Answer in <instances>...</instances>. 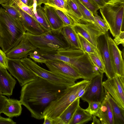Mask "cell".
Returning a JSON list of instances; mask_svg holds the SVG:
<instances>
[{
    "label": "cell",
    "instance_id": "cell-1",
    "mask_svg": "<svg viewBox=\"0 0 124 124\" xmlns=\"http://www.w3.org/2000/svg\"><path fill=\"white\" fill-rule=\"evenodd\" d=\"M67 87L53 84L38 77L22 86L20 101L29 110L32 117L43 119L46 107Z\"/></svg>",
    "mask_w": 124,
    "mask_h": 124
},
{
    "label": "cell",
    "instance_id": "cell-2",
    "mask_svg": "<svg viewBox=\"0 0 124 124\" xmlns=\"http://www.w3.org/2000/svg\"><path fill=\"white\" fill-rule=\"evenodd\" d=\"M26 32L20 20L0 8V47L5 53L19 43Z\"/></svg>",
    "mask_w": 124,
    "mask_h": 124
},
{
    "label": "cell",
    "instance_id": "cell-3",
    "mask_svg": "<svg viewBox=\"0 0 124 124\" xmlns=\"http://www.w3.org/2000/svg\"><path fill=\"white\" fill-rule=\"evenodd\" d=\"M90 80H84L67 87L63 93L51 102L46 108L44 116L54 120L58 117L75 100L80 93L86 89Z\"/></svg>",
    "mask_w": 124,
    "mask_h": 124
},
{
    "label": "cell",
    "instance_id": "cell-4",
    "mask_svg": "<svg viewBox=\"0 0 124 124\" xmlns=\"http://www.w3.org/2000/svg\"><path fill=\"white\" fill-rule=\"evenodd\" d=\"M57 52L67 56L66 62L72 66L84 79L90 80L100 74L98 68L93 64L88 54L81 50L70 48Z\"/></svg>",
    "mask_w": 124,
    "mask_h": 124
},
{
    "label": "cell",
    "instance_id": "cell-5",
    "mask_svg": "<svg viewBox=\"0 0 124 124\" xmlns=\"http://www.w3.org/2000/svg\"><path fill=\"white\" fill-rule=\"evenodd\" d=\"M61 30H51L38 35L27 32L24 34L31 43L37 49L45 51H56L70 48L62 35Z\"/></svg>",
    "mask_w": 124,
    "mask_h": 124
},
{
    "label": "cell",
    "instance_id": "cell-6",
    "mask_svg": "<svg viewBox=\"0 0 124 124\" xmlns=\"http://www.w3.org/2000/svg\"><path fill=\"white\" fill-rule=\"evenodd\" d=\"M99 9L113 37H116L122 30L124 31V1L107 4Z\"/></svg>",
    "mask_w": 124,
    "mask_h": 124
},
{
    "label": "cell",
    "instance_id": "cell-7",
    "mask_svg": "<svg viewBox=\"0 0 124 124\" xmlns=\"http://www.w3.org/2000/svg\"><path fill=\"white\" fill-rule=\"evenodd\" d=\"M27 69L38 77L56 84L68 87L74 84L76 80L48 71L40 66L29 58L21 59Z\"/></svg>",
    "mask_w": 124,
    "mask_h": 124
},
{
    "label": "cell",
    "instance_id": "cell-8",
    "mask_svg": "<svg viewBox=\"0 0 124 124\" xmlns=\"http://www.w3.org/2000/svg\"><path fill=\"white\" fill-rule=\"evenodd\" d=\"M102 85L119 106L124 109V77L116 73L112 78L102 82Z\"/></svg>",
    "mask_w": 124,
    "mask_h": 124
},
{
    "label": "cell",
    "instance_id": "cell-9",
    "mask_svg": "<svg viewBox=\"0 0 124 124\" xmlns=\"http://www.w3.org/2000/svg\"><path fill=\"white\" fill-rule=\"evenodd\" d=\"M7 69L21 86L38 77L23 65L21 59L8 58Z\"/></svg>",
    "mask_w": 124,
    "mask_h": 124
},
{
    "label": "cell",
    "instance_id": "cell-10",
    "mask_svg": "<svg viewBox=\"0 0 124 124\" xmlns=\"http://www.w3.org/2000/svg\"><path fill=\"white\" fill-rule=\"evenodd\" d=\"M103 76V74L100 73L90 80L84 94L81 97L84 101L88 103L94 101L102 102L105 97L102 85Z\"/></svg>",
    "mask_w": 124,
    "mask_h": 124
},
{
    "label": "cell",
    "instance_id": "cell-11",
    "mask_svg": "<svg viewBox=\"0 0 124 124\" xmlns=\"http://www.w3.org/2000/svg\"><path fill=\"white\" fill-rule=\"evenodd\" d=\"M50 71L59 75L76 81L82 77L70 64L58 60H47L45 64Z\"/></svg>",
    "mask_w": 124,
    "mask_h": 124
},
{
    "label": "cell",
    "instance_id": "cell-12",
    "mask_svg": "<svg viewBox=\"0 0 124 124\" xmlns=\"http://www.w3.org/2000/svg\"><path fill=\"white\" fill-rule=\"evenodd\" d=\"M99 37L97 39V48L104 66V73L108 78L114 77L116 74L113 65L109 51L107 33Z\"/></svg>",
    "mask_w": 124,
    "mask_h": 124
},
{
    "label": "cell",
    "instance_id": "cell-13",
    "mask_svg": "<svg viewBox=\"0 0 124 124\" xmlns=\"http://www.w3.org/2000/svg\"><path fill=\"white\" fill-rule=\"evenodd\" d=\"M85 23H75L72 27L77 34H80L97 48V38L105 33L93 24Z\"/></svg>",
    "mask_w": 124,
    "mask_h": 124
},
{
    "label": "cell",
    "instance_id": "cell-14",
    "mask_svg": "<svg viewBox=\"0 0 124 124\" xmlns=\"http://www.w3.org/2000/svg\"><path fill=\"white\" fill-rule=\"evenodd\" d=\"M107 38L109 51L116 73L124 77V62L122 53L108 32Z\"/></svg>",
    "mask_w": 124,
    "mask_h": 124
},
{
    "label": "cell",
    "instance_id": "cell-15",
    "mask_svg": "<svg viewBox=\"0 0 124 124\" xmlns=\"http://www.w3.org/2000/svg\"><path fill=\"white\" fill-rule=\"evenodd\" d=\"M37 49L24 34L19 43L5 54L8 58L21 59L27 57L30 52Z\"/></svg>",
    "mask_w": 124,
    "mask_h": 124
},
{
    "label": "cell",
    "instance_id": "cell-16",
    "mask_svg": "<svg viewBox=\"0 0 124 124\" xmlns=\"http://www.w3.org/2000/svg\"><path fill=\"white\" fill-rule=\"evenodd\" d=\"M10 6H13L19 12L21 15L20 21L26 32L36 35H40L47 32L34 18L22 10L16 4L13 3Z\"/></svg>",
    "mask_w": 124,
    "mask_h": 124
},
{
    "label": "cell",
    "instance_id": "cell-17",
    "mask_svg": "<svg viewBox=\"0 0 124 124\" xmlns=\"http://www.w3.org/2000/svg\"><path fill=\"white\" fill-rule=\"evenodd\" d=\"M16 82L6 68L0 67V91L2 95L8 97L11 95Z\"/></svg>",
    "mask_w": 124,
    "mask_h": 124
},
{
    "label": "cell",
    "instance_id": "cell-18",
    "mask_svg": "<svg viewBox=\"0 0 124 124\" xmlns=\"http://www.w3.org/2000/svg\"><path fill=\"white\" fill-rule=\"evenodd\" d=\"M94 115L99 118L102 124H114L111 108L108 101L105 97L101 103L98 111Z\"/></svg>",
    "mask_w": 124,
    "mask_h": 124
},
{
    "label": "cell",
    "instance_id": "cell-19",
    "mask_svg": "<svg viewBox=\"0 0 124 124\" xmlns=\"http://www.w3.org/2000/svg\"><path fill=\"white\" fill-rule=\"evenodd\" d=\"M45 14L51 29L61 30L64 26L63 22L55 11V8L45 5L44 7Z\"/></svg>",
    "mask_w": 124,
    "mask_h": 124
},
{
    "label": "cell",
    "instance_id": "cell-20",
    "mask_svg": "<svg viewBox=\"0 0 124 124\" xmlns=\"http://www.w3.org/2000/svg\"><path fill=\"white\" fill-rule=\"evenodd\" d=\"M80 98L73 102L58 118L53 120V124H69L78 107Z\"/></svg>",
    "mask_w": 124,
    "mask_h": 124
},
{
    "label": "cell",
    "instance_id": "cell-21",
    "mask_svg": "<svg viewBox=\"0 0 124 124\" xmlns=\"http://www.w3.org/2000/svg\"><path fill=\"white\" fill-rule=\"evenodd\" d=\"M22 105L20 100L7 98L2 113L10 118L18 116L22 113Z\"/></svg>",
    "mask_w": 124,
    "mask_h": 124
},
{
    "label": "cell",
    "instance_id": "cell-22",
    "mask_svg": "<svg viewBox=\"0 0 124 124\" xmlns=\"http://www.w3.org/2000/svg\"><path fill=\"white\" fill-rule=\"evenodd\" d=\"M61 33L70 48L80 49L77 34L72 26L70 25L64 26L61 30Z\"/></svg>",
    "mask_w": 124,
    "mask_h": 124
},
{
    "label": "cell",
    "instance_id": "cell-23",
    "mask_svg": "<svg viewBox=\"0 0 124 124\" xmlns=\"http://www.w3.org/2000/svg\"><path fill=\"white\" fill-rule=\"evenodd\" d=\"M104 90L105 98L108 101L112 110L114 124H124V109L119 106L105 89Z\"/></svg>",
    "mask_w": 124,
    "mask_h": 124
},
{
    "label": "cell",
    "instance_id": "cell-24",
    "mask_svg": "<svg viewBox=\"0 0 124 124\" xmlns=\"http://www.w3.org/2000/svg\"><path fill=\"white\" fill-rule=\"evenodd\" d=\"M32 9L35 19L40 26L46 31L51 30L52 29L45 15L44 7L41 5H37L36 3L34 2Z\"/></svg>",
    "mask_w": 124,
    "mask_h": 124
},
{
    "label": "cell",
    "instance_id": "cell-25",
    "mask_svg": "<svg viewBox=\"0 0 124 124\" xmlns=\"http://www.w3.org/2000/svg\"><path fill=\"white\" fill-rule=\"evenodd\" d=\"M66 11L64 12L74 21L75 23H81L83 16L73 0L66 1Z\"/></svg>",
    "mask_w": 124,
    "mask_h": 124
},
{
    "label": "cell",
    "instance_id": "cell-26",
    "mask_svg": "<svg viewBox=\"0 0 124 124\" xmlns=\"http://www.w3.org/2000/svg\"><path fill=\"white\" fill-rule=\"evenodd\" d=\"M92 115L79 105L69 124H83L92 120Z\"/></svg>",
    "mask_w": 124,
    "mask_h": 124
},
{
    "label": "cell",
    "instance_id": "cell-27",
    "mask_svg": "<svg viewBox=\"0 0 124 124\" xmlns=\"http://www.w3.org/2000/svg\"><path fill=\"white\" fill-rule=\"evenodd\" d=\"M73 0L77 4L83 16L82 22H84L85 23H93L97 27V24L95 20L94 16L92 13L82 4L79 0Z\"/></svg>",
    "mask_w": 124,
    "mask_h": 124
},
{
    "label": "cell",
    "instance_id": "cell-28",
    "mask_svg": "<svg viewBox=\"0 0 124 124\" xmlns=\"http://www.w3.org/2000/svg\"><path fill=\"white\" fill-rule=\"evenodd\" d=\"M77 34L80 49L84 52H86L87 54L95 53L100 54L98 49L96 47L80 34Z\"/></svg>",
    "mask_w": 124,
    "mask_h": 124
},
{
    "label": "cell",
    "instance_id": "cell-29",
    "mask_svg": "<svg viewBox=\"0 0 124 124\" xmlns=\"http://www.w3.org/2000/svg\"><path fill=\"white\" fill-rule=\"evenodd\" d=\"M88 54L93 64L98 68L100 73L103 74L104 66L100 55L95 53Z\"/></svg>",
    "mask_w": 124,
    "mask_h": 124
},
{
    "label": "cell",
    "instance_id": "cell-30",
    "mask_svg": "<svg viewBox=\"0 0 124 124\" xmlns=\"http://www.w3.org/2000/svg\"><path fill=\"white\" fill-rule=\"evenodd\" d=\"M66 1L65 0H48L45 5L64 12L66 11Z\"/></svg>",
    "mask_w": 124,
    "mask_h": 124
},
{
    "label": "cell",
    "instance_id": "cell-31",
    "mask_svg": "<svg viewBox=\"0 0 124 124\" xmlns=\"http://www.w3.org/2000/svg\"><path fill=\"white\" fill-rule=\"evenodd\" d=\"M1 5L9 15L14 18L20 21L21 15L18 10L13 6L5 4H3Z\"/></svg>",
    "mask_w": 124,
    "mask_h": 124
},
{
    "label": "cell",
    "instance_id": "cell-32",
    "mask_svg": "<svg viewBox=\"0 0 124 124\" xmlns=\"http://www.w3.org/2000/svg\"><path fill=\"white\" fill-rule=\"evenodd\" d=\"M55 10L63 22L64 26L68 25L73 26L75 24V23L73 20L64 12L55 8Z\"/></svg>",
    "mask_w": 124,
    "mask_h": 124
},
{
    "label": "cell",
    "instance_id": "cell-33",
    "mask_svg": "<svg viewBox=\"0 0 124 124\" xmlns=\"http://www.w3.org/2000/svg\"><path fill=\"white\" fill-rule=\"evenodd\" d=\"M94 16L99 29L105 33L108 32L109 29L104 20L98 15V13L94 15Z\"/></svg>",
    "mask_w": 124,
    "mask_h": 124
},
{
    "label": "cell",
    "instance_id": "cell-34",
    "mask_svg": "<svg viewBox=\"0 0 124 124\" xmlns=\"http://www.w3.org/2000/svg\"><path fill=\"white\" fill-rule=\"evenodd\" d=\"M29 57L36 62L41 64H45L47 60L42 56L36 51L31 52L29 53Z\"/></svg>",
    "mask_w": 124,
    "mask_h": 124
},
{
    "label": "cell",
    "instance_id": "cell-35",
    "mask_svg": "<svg viewBox=\"0 0 124 124\" xmlns=\"http://www.w3.org/2000/svg\"><path fill=\"white\" fill-rule=\"evenodd\" d=\"M82 4L93 15L98 13L99 7L93 3L90 0H79Z\"/></svg>",
    "mask_w": 124,
    "mask_h": 124
},
{
    "label": "cell",
    "instance_id": "cell-36",
    "mask_svg": "<svg viewBox=\"0 0 124 124\" xmlns=\"http://www.w3.org/2000/svg\"><path fill=\"white\" fill-rule=\"evenodd\" d=\"M101 103L96 101L88 103V106L85 110L92 115H94L98 111Z\"/></svg>",
    "mask_w": 124,
    "mask_h": 124
},
{
    "label": "cell",
    "instance_id": "cell-37",
    "mask_svg": "<svg viewBox=\"0 0 124 124\" xmlns=\"http://www.w3.org/2000/svg\"><path fill=\"white\" fill-rule=\"evenodd\" d=\"M8 62V58L5 53L0 49V67L7 69Z\"/></svg>",
    "mask_w": 124,
    "mask_h": 124
},
{
    "label": "cell",
    "instance_id": "cell-38",
    "mask_svg": "<svg viewBox=\"0 0 124 124\" xmlns=\"http://www.w3.org/2000/svg\"><path fill=\"white\" fill-rule=\"evenodd\" d=\"M115 38V39L113 40L117 46L120 44H121L123 46H124V31H121L119 34Z\"/></svg>",
    "mask_w": 124,
    "mask_h": 124
},
{
    "label": "cell",
    "instance_id": "cell-39",
    "mask_svg": "<svg viewBox=\"0 0 124 124\" xmlns=\"http://www.w3.org/2000/svg\"><path fill=\"white\" fill-rule=\"evenodd\" d=\"M16 123L14 122L10 118H4L2 117L0 114V124H16Z\"/></svg>",
    "mask_w": 124,
    "mask_h": 124
},
{
    "label": "cell",
    "instance_id": "cell-40",
    "mask_svg": "<svg viewBox=\"0 0 124 124\" xmlns=\"http://www.w3.org/2000/svg\"><path fill=\"white\" fill-rule=\"evenodd\" d=\"M7 98L2 95H0V114L2 113Z\"/></svg>",
    "mask_w": 124,
    "mask_h": 124
},
{
    "label": "cell",
    "instance_id": "cell-41",
    "mask_svg": "<svg viewBox=\"0 0 124 124\" xmlns=\"http://www.w3.org/2000/svg\"><path fill=\"white\" fill-rule=\"evenodd\" d=\"M95 5L98 6L99 8H102L106 4L104 0H90Z\"/></svg>",
    "mask_w": 124,
    "mask_h": 124
},
{
    "label": "cell",
    "instance_id": "cell-42",
    "mask_svg": "<svg viewBox=\"0 0 124 124\" xmlns=\"http://www.w3.org/2000/svg\"><path fill=\"white\" fill-rule=\"evenodd\" d=\"M41 0H27V5L29 7L32 8L34 2H36L37 5Z\"/></svg>",
    "mask_w": 124,
    "mask_h": 124
},
{
    "label": "cell",
    "instance_id": "cell-43",
    "mask_svg": "<svg viewBox=\"0 0 124 124\" xmlns=\"http://www.w3.org/2000/svg\"><path fill=\"white\" fill-rule=\"evenodd\" d=\"M92 118L93 119L92 124H101V121L100 119L97 118L96 116L94 115H92Z\"/></svg>",
    "mask_w": 124,
    "mask_h": 124
},
{
    "label": "cell",
    "instance_id": "cell-44",
    "mask_svg": "<svg viewBox=\"0 0 124 124\" xmlns=\"http://www.w3.org/2000/svg\"><path fill=\"white\" fill-rule=\"evenodd\" d=\"M43 124H53V120L46 117H44Z\"/></svg>",
    "mask_w": 124,
    "mask_h": 124
},
{
    "label": "cell",
    "instance_id": "cell-45",
    "mask_svg": "<svg viewBox=\"0 0 124 124\" xmlns=\"http://www.w3.org/2000/svg\"><path fill=\"white\" fill-rule=\"evenodd\" d=\"M106 4L108 3H112L115 2L124 1V0H104Z\"/></svg>",
    "mask_w": 124,
    "mask_h": 124
},
{
    "label": "cell",
    "instance_id": "cell-46",
    "mask_svg": "<svg viewBox=\"0 0 124 124\" xmlns=\"http://www.w3.org/2000/svg\"><path fill=\"white\" fill-rule=\"evenodd\" d=\"M11 0H0V4H8Z\"/></svg>",
    "mask_w": 124,
    "mask_h": 124
},
{
    "label": "cell",
    "instance_id": "cell-47",
    "mask_svg": "<svg viewBox=\"0 0 124 124\" xmlns=\"http://www.w3.org/2000/svg\"><path fill=\"white\" fill-rule=\"evenodd\" d=\"M48 0H41L37 5H41L42 4H44L46 3Z\"/></svg>",
    "mask_w": 124,
    "mask_h": 124
},
{
    "label": "cell",
    "instance_id": "cell-48",
    "mask_svg": "<svg viewBox=\"0 0 124 124\" xmlns=\"http://www.w3.org/2000/svg\"><path fill=\"white\" fill-rule=\"evenodd\" d=\"M23 2L27 5V0H20ZM28 6V5H27Z\"/></svg>",
    "mask_w": 124,
    "mask_h": 124
},
{
    "label": "cell",
    "instance_id": "cell-49",
    "mask_svg": "<svg viewBox=\"0 0 124 124\" xmlns=\"http://www.w3.org/2000/svg\"><path fill=\"white\" fill-rule=\"evenodd\" d=\"M0 95H2V93H1V92H0Z\"/></svg>",
    "mask_w": 124,
    "mask_h": 124
},
{
    "label": "cell",
    "instance_id": "cell-50",
    "mask_svg": "<svg viewBox=\"0 0 124 124\" xmlns=\"http://www.w3.org/2000/svg\"></svg>",
    "mask_w": 124,
    "mask_h": 124
},
{
    "label": "cell",
    "instance_id": "cell-51",
    "mask_svg": "<svg viewBox=\"0 0 124 124\" xmlns=\"http://www.w3.org/2000/svg\"></svg>",
    "mask_w": 124,
    "mask_h": 124
}]
</instances>
